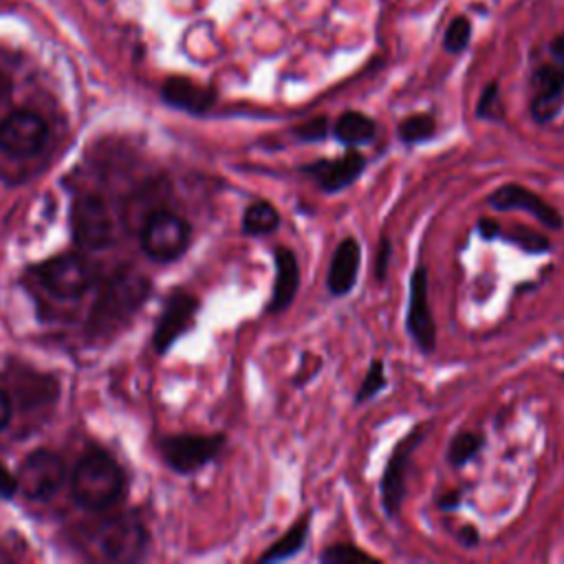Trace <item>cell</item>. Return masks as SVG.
<instances>
[{
  "mask_svg": "<svg viewBox=\"0 0 564 564\" xmlns=\"http://www.w3.org/2000/svg\"><path fill=\"white\" fill-rule=\"evenodd\" d=\"M427 434V423L412 427L390 452V458L383 467V476L379 482V494H381V507L386 511L388 518L399 516L401 505L405 500V480H408V471H410V458L414 454V449L423 443Z\"/></svg>",
  "mask_w": 564,
  "mask_h": 564,
  "instance_id": "3",
  "label": "cell"
},
{
  "mask_svg": "<svg viewBox=\"0 0 564 564\" xmlns=\"http://www.w3.org/2000/svg\"><path fill=\"white\" fill-rule=\"evenodd\" d=\"M223 447V434H176L161 441V454L165 463L181 474L198 471L212 463Z\"/></svg>",
  "mask_w": 564,
  "mask_h": 564,
  "instance_id": "5",
  "label": "cell"
},
{
  "mask_svg": "<svg viewBox=\"0 0 564 564\" xmlns=\"http://www.w3.org/2000/svg\"><path fill=\"white\" fill-rule=\"evenodd\" d=\"M359 264H361V247L357 238L348 236L335 247V253L328 264L326 289L333 297H344L355 289L359 278Z\"/></svg>",
  "mask_w": 564,
  "mask_h": 564,
  "instance_id": "17",
  "label": "cell"
},
{
  "mask_svg": "<svg viewBox=\"0 0 564 564\" xmlns=\"http://www.w3.org/2000/svg\"><path fill=\"white\" fill-rule=\"evenodd\" d=\"M64 476L66 469L57 454L51 449H35L26 454L15 474L18 491L29 500H46L59 489Z\"/></svg>",
  "mask_w": 564,
  "mask_h": 564,
  "instance_id": "6",
  "label": "cell"
},
{
  "mask_svg": "<svg viewBox=\"0 0 564 564\" xmlns=\"http://www.w3.org/2000/svg\"><path fill=\"white\" fill-rule=\"evenodd\" d=\"M390 258H392V242H390L388 236H381L379 245H377V253H375V278H377V282H386Z\"/></svg>",
  "mask_w": 564,
  "mask_h": 564,
  "instance_id": "30",
  "label": "cell"
},
{
  "mask_svg": "<svg viewBox=\"0 0 564 564\" xmlns=\"http://www.w3.org/2000/svg\"><path fill=\"white\" fill-rule=\"evenodd\" d=\"M476 117L478 119H489V121H498L502 119V106H500V95H498V84L491 82L485 86V90L478 97L476 104Z\"/></svg>",
  "mask_w": 564,
  "mask_h": 564,
  "instance_id": "29",
  "label": "cell"
},
{
  "mask_svg": "<svg viewBox=\"0 0 564 564\" xmlns=\"http://www.w3.org/2000/svg\"><path fill=\"white\" fill-rule=\"evenodd\" d=\"M482 445H485L482 434H478V432H467V430L456 432V434L449 438V445H447V454H445V456H447V463H449L452 467H463V465H467L471 458H476V456L480 454Z\"/></svg>",
  "mask_w": 564,
  "mask_h": 564,
  "instance_id": "22",
  "label": "cell"
},
{
  "mask_svg": "<svg viewBox=\"0 0 564 564\" xmlns=\"http://www.w3.org/2000/svg\"><path fill=\"white\" fill-rule=\"evenodd\" d=\"M198 311V300L185 291H176L170 295L165 311L161 315V322L154 330V348L163 355L176 337H181L194 322V315Z\"/></svg>",
  "mask_w": 564,
  "mask_h": 564,
  "instance_id": "13",
  "label": "cell"
},
{
  "mask_svg": "<svg viewBox=\"0 0 564 564\" xmlns=\"http://www.w3.org/2000/svg\"><path fill=\"white\" fill-rule=\"evenodd\" d=\"M502 240L520 247L527 253H549L551 251V240L544 234H538L529 227H513L507 234H500Z\"/></svg>",
  "mask_w": 564,
  "mask_h": 564,
  "instance_id": "26",
  "label": "cell"
},
{
  "mask_svg": "<svg viewBox=\"0 0 564 564\" xmlns=\"http://www.w3.org/2000/svg\"><path fill=\"white\" fill-rule=\"evenodd\" d=\"M549 51H551V55L555 57V62L564 64V33H562V35H557V37L551 42Z\"/></svg>",
  "mask_w": 564,
  "mask_h": 564,
  "instance_id": "36",
  "label": "cell"
},
{
  "mask_svg": "<svg viewBox=\"0 0 564 564\" xmlns=\"http://www.w3.org/2000/svg\"><path fill=\"white\" fill-rule=\"evenodd\" d=\"M161 95L167 104L189 110V112H205L214 106L216 93L207 86L192 82L189 77H170L165 79Z\"/></svg>",
  "mask_w": 564,
  "mask_h": 564,
  "instance_id": "18",
  "label": "cell"
},
{
  "mask_svg": "<svg viewBox=\"0 0 564 564\" xmlns=\"http://www.w3.org/2000/svg\"><path fill=\"white\" fill-rule=\"evenodd\" d=\"M535 95L531 99V117L538 123L551 121L564 97V64H544L533 75Z\"/></svg>",
  "mask_w": 564,
  "mask_h": 564,
  "instance_id": "15",
  "label": "cell"
},
{
  "mask_svg": "<svg viewBox=\"0 0 564 564\" xmlns=\"http://www.w3.org/2000/svg\"><path fill=\"white\" fill-rule=\"evenodd\" d=\"M148 289H150V284L143 275H139L132 269H119L112 275V280L108 284V291L101 293L99 308H101L104 315L128 313L145 300Z\"/></svg>",
  "mask_w": 564,
  "mask_h": 564,
  "instance_id": "14",
  "label": "cell"
},
{
  "mask_svg": "<svg viewBox=\"0 0 564 564\" xmlns=\"http://www.w3.org/2000/svg\"><path fill=\"white\" fill-rule=\"evenodd\" d=\"M48 137L46 121L31 110H15L0 121V150L24 159L37 154Z\"/></svg>",
  "mask_w": 564,
  "mask_h": 564,
  "instance_id": "8",
  "label": "cell"
},
{
  "mask_svg": "<svg viewBox=\"0 0 564 564\" xmlns=\"http://www.w3.org/2000/svg\"><path fill=\"white\" fill-rule=\"evenodd\" d=\"M405 328L416 348L423 355H432L436 348V322L427 302V269L416 267L410 275Z\"/></svg>",
  "mask_w": 564,
  "mask_h": 564,
  "instance_id": "7",
  "label": "cell"
},
{
  "mask_svg": "<svg viewBox=\"0 0 564 564\" xmlns=\"http://www.w3.org/2000/svg\"><path fill=\"white\" fill-rule=\"evenodd\" d=\"M273 262H275V280H273L271 297L267 304V313L280 315L293 304L300 291V264H297L295 251L284 245L273 249Z\"/></svg>",
  "mask_w": 564,
  "mask_h": 564,
  "instance_id": "16",
  "label": "cell"
},
{
  "mask_svg": "<svg viewBox=\"0 0 564 564\" xmlns=\"http://www.w3.org/2000/svg\"><path fill=\"white\" fill-rule=\"evenodd\" d=\"M438 509L441 511H454L458 505H460V494L458 491H447V494H443L441 498H438Z\"/></svg>",
  "mask_w": 564,
  "mask_h": 564,
  "instance_id": "34",
  "label": "cell"
},
{
  "mask_svg": "<svg viewBox=\"0 0 564 564\" xmlns=\"http://www.w3.org/2000/svg\"><path fill=\"white\" fill-rule=\"evenodd\" d=\"M15 491H18V480H15V476L0 463V496L9 498V496L15 494Z\"/></svg>",
  "mask_w": 564,
  "mask_h": 564,
  "instance_id": "33",
  "label": "cell"
},
{
  "mask_svg": "<svg viewBox=\"0 0 564 564\" xmlns=\"http://www.w3.org/2000/svg\"><path fill=\"white\" fill-rule=\"evenodd\" d=\"M145 531L132 518H110L95 527V549L106 560H134L143 551Z\"/></svg>",
  "mask_w": 564,
  "mask_h": 564,
  "instance_id": "10",
  "label": "cell"
},
{
  "mask_svg": "<svg viewBox=\"0 0 564 564\" xmlns=\"http://www.w3.org/2000/svg\"><path fill=\"white\" fill-rule=\"evenodd\" d=\"M388 386V379H386V366H383V359H372L357 392H355V403L361 405L366 401H370L372 397H377L383 388Z\"/></svg>",
  "mask_w": 564,
  "mask_h": 564,
  "instance_id": "25",
  "label": "cell"
},
{
  "mask_svg": "<svg viewBox=\"0 0 564 564\" xmlns=\"http://www.w3.org/2000/svg\"><path fill=\"white\" fill-rule=\"evenodd\" d=\"M469 35H471V24L465 15H458L449 22V26L445 29L443 35V46L447 53H460L467 44H469Z\"/></svg>",
  "mask_w": 564,
  "mask_h": 564,
  "instance_id": "27",
  "label": "cell"
},
{
  "mask_svg": "<svg viewBox=\"0 0 564 564\" xmlns=\"http://www.w3.org/2000/svg\"><path fill=\"white\" fill-rule=\"evenodd\" d=\"M192 240L189 223L172 212H156L141 229V249L154 262H172L181 258Z\"/></svg>",
  "mask_w": 564,
  "mask_h": 564,
  "instance_id": "2",
  "label": "cell"
},
{
  "mask_svg": "<svg viewBox=\"0 0 564 564\" xmlns=\"http://www.w3.org/2000/svg\"><path fill=\"white\" fill-rule=\"evenodd\" d=\"M478 234H480V238L482 240H496V238H500V234H502V227H500V223L496 220V218H491V216H482V218H478Z\"/></svg>",
  "mask_w": 564,
  "mask_h": 564,
  "instance_id": "31",
  "label": "cell"
},
{
  "mask_svg": "<svg viewBox=\"0 0 564 564\" xmlns=\"http://www.w3.org/2000/svg\"><path fill=\"white\" fill-rule=\"evenodd\" d=\"M70 489L79 507L99 511L119 500L123 491V471L106 452L90 449L75 465Z\"/></svg>",
  "mask_w": 564,
  "mask_h": 564,
  "instance_id": "1",
  "label": "cell"
},
{
  "mask_svg": "<svg viewBox=\"0 0 564 564\" xmlns=\"http://www.w3.org/2000/svg\"><path fill=\"white\" fill-rule=\"evenodd\" d=\"M42 284L62 300L84 295L93 284V267L79 253H59L37 267Z\"/></svg>",
  "mask_w": 564,
  "mask_h": 564,
  "instance_id": "4",
  "label": "cell"
},
{
  "mask_svg": "<svg viewBox=\"0 0 564 564\" xmlns=\"http://www.w3.org/2000/svg\"><path fill=\"white\" fill-rule=\"evenodd\" d=\"M436 130V123H434V117L432 115H425V112H416V115H410L405 117L399 128H397V134L399 139L405 143V145H414V143H423L427 141Z\"/></svg>",
  "mask_w": 564,
  "mask_h": 564,
  "instance_id": "23",
  "label": "cell"
},
{
  "mask_svg": "<svg viewBox=\"0 0 564 564\" xmlns=\"http://www.w3.org/2000/svg\"><path fill=\"white\" fill-rule=\"evenodd\" d=\"M240 227L247 236H269L280 227V212L269 200H253L242 212Z\"/></svg>",
  "mask_w": 564,
  "mask_h": 564,
  "instance_id": "21",
  "label": "cell"
},
{
  "mask_svg": "<svg viewBox=\"0 0 564 564\" xmlns=\"http://www.w3.org/2000/svg\"><path fill=\"white\" fill-rule=\"evenodd\" d=\"M328 132H330V119L326 115L311 117L308 121H304L291 130V134L304 143H319L328 137Z\"/></svg>",
  "mask_w": 564,
  "mask_h": 564,
  "instance_id": "28",
  "label": "cell"
},
{
  "mask_svg": "<svg viewBox=\"0 0 564 564\" xmlns=\"http://www.w3.org/2000/svg\"><path fill=\"white\" fill-rule=\"evenodd\" d=\"M324 564H377L379 560L350 542H335L319 553Z\"/></svg>",
  "mask_w": 564,
  "mask_h": 564,
  "instance_id": "24",
  "label": "cell"
},
{
  "mask_svg": "<svg viewBox=\"0 0 564 564\" xmlns=\"http://www.w3.org/2000/svg\"><path fill=\"white\" fill-rule=\"evenodd\" d=\"M487 205L496 212H511V209H522L527 214H531L533 218H538L546 229H562L564 227V218L562 214L546 203L540 194H535L533 189L520 185V183H505L500 187H496L489 196H487Z\"/></svg>",
  "mask_w": 564,
  "mask_h": 564,
  "instance_id": "11",
  "label": "cell"
},
{
  "mask_svg": "<svg viewBox=\"0 0 564 564\" xmlns=\"http://www.w3.org/2000/svg\"><path fill=\"white\" fill-rule=\"evenodd\" d=\"M456 540H458L465 549H474V546L480 542V533H478V529H476L474 524H465V527L458 529Z\"/></svg>",
  "mask_w": 564,
  "mask_h": 564,
  "instance_id": "32",
  "label": "cell"
},
{
  "mask_svg": "<svg viewBox=\"0 0 564 564\" xmlns=\"http://www.w3.org/2000/svg\"><path fill=\"white\" fill-rule=\"evenodd\" d=\"M9 419H11V401H9L7 392L0 390V430L7 427Z\"/></svg>",
  "mask_w": 564,
  "mask_h": 564,
  "instance_id": "35",
  "label": "cell"
},
{
  "mask_svg": "<svg viewBox=\"0 0 564 564\" xmlns=\"http://www.w3.org/2000/svg\"><path fill=\"white\" fill-rule=\"evenodd\" d=\"M311 518H313L311 511L304 513V516H302L295 524H291L289 531H286L282 538H278L258 560H260L262 564H273V562H284V560L295 557V555L304 549V544H306V540H308Z\"/></svg>",
  "mask_w": 564,
  "mask_h": 564,
  "instance_id": "20",
  "label": "cell"
},
{
  "mask_svg": "<svg viewBox=\"0 0 564 564\" xmlns=\"http://www.w3.org/2000/svg\"><path fill=\"white\" fill-rule=\"evenodd\" d=\"M368 159L357 152L355 148H348L344 154L333 159H317L313 163H306L300 167L304 176H308L324 194H337L346 187H350L366 170Z\"/></svg>",
  "mask_w": 564,
  "mask_h": 564,
  "instance_id": "9",
  "label": "cell"
},
{
  "mask_svg": "<svg viewBox=\"0 0 564 564\" xmlns=\"http://www.w3.org/2000/svg\"><path fill=\"white\" fill-rule=\"evenodd\" d=\"M333 137L346 145V148H357L372 143L377 137V123L372 117L357 112V110H346L337 117V121L330 126Z\"/></svg>",
  "mask_w": 564,
  "mask_h": 564,
  "instance_id": "19",
  "label": "cell"
},
{
  "mask_svg": "<svg viewBox=\"0 0 564 564\" xmlns=\"http://www.w3.org/2000/svg\"><path fill=\"white\" fill-rule=\"evenodd\" d=\"M73 236L84 249H104L112 238V223L106 205L97 196H82L70 214Z\"/></svg>",
  "mask_w": 564,
  "mask_h": 564,
  "instance_id": "12",
  "label": "cell"
}]
</instances>
